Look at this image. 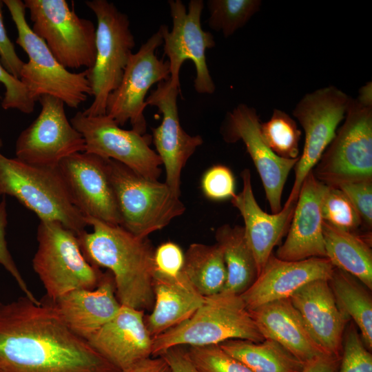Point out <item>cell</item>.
<instances>
[{
	"label": "cell",
	"mask_w": 372,
	"mask_h": 372,
	"mask_svg": "<svg viewBox=\"0 0 372 372\" xmlns=\"http://www.w3.org/2000/svg\"><path fill=\"white\" fill-rule=\"evenodd\" d=\"M260 128L264 141L276 155L288 159L299 157L302 132L289 114L275 109L269 120L260 123Z\"/></svg>",
	"instance_id": "32"
},
{
	"label": "cell",
	"mask_w": 372,
	"mask_h": 372,
	"mask_svg": "<svg viewBox=\"0 0 372 372\" xmlns=\"http://www.w3.org/2000/svg\"><path fill=\"white\" fill-rule=\"evenodd\" d=\"M153 290L152 311L145 316L152 338L190 318L205 300L182 272L176 277L154 272Z\"/></svg>",
	"instance_id": "26"
},
{
	"label": "cell",
	"mask_w": 372,
	"mask_h": 372,
	"mask_svg": "<svg viewBox=\"0 0 372 372\" xmlns=\"http://www.w3.org/2000/svg\"><path fill=\"white\" fill-rule=\"evenodd\" d=\"M121 372H174L161 356L149 357Z\"/></svg>",
	"instance_id": "44"
},
{
	"label": "cell",
	"mask_w": 372,
	"mask_h": 372,
	"mask_svg": "<svg viewBox=\"0 0 372 372\" xmlns=\"http://www.w3.org/2000/svg\"><path fill=\"white\" fill-rule=\"evenodd\" d=\"M241 178L242 191L235 194L231 202L243 218L245 238L254 256L259 274L274 247L287 233L297 200H287L279 212L268 214L260 208L255 198L249 169H245Z\"/></svg>",
	"instance_id": "23"
},
{
	"label": "cell",
	"mask_w": 372,
	"mask_h": 372,
	"mask_svg": "<svg viewBox=\"0 0 372 372\" xmlns=\"http://www.w3.org/2000/svg\"><path fill=\"white\" fill-rule=\"evenodd\" d=\"M70 121L83 136L86 152L116 161L147 179L158 180L162 161L150 147L152 136L122 129L107 114L78 112Z\"/></svg>",
	"instance_id": "14"
},
{
	"label": "cell",
	"mask_w": 372,
	"mask_h": 372,
	"mask_svg": "<svg viewBox=\"0 0 372 372\" xmlns=\"http://www.w3.org/2000/svg\"><path fill=\"white\" fill-rule=\"evenodd\" d=\"M231 339L265 340L240 296L222 291L205 297L190 318L154 337L152 356L173 347L218 345Z\"/></svg>",
	"instance_id": "3"
},
{
	"label": "cell",
	"mask_w": 372,
	"mask_h": 372,
	"mask_svg": "<svg viewBox=\"0 0 372 372\" xmlns=\"http://www.w3.org/2000/svg\"><path fill=\"white\" fill-rule=\"evenodd\" d=\"M351 101L343 91L329 85L307 94L297 103L293 115L303 128L304 144L294 167L295 180L287 200H298L304 179L334 138Z\"/></svg>",
	"instance_id": "12"
},
{
	"label": "cell",
	"mask_w": 372,
	"mask_h": 372,
	"mask_svg": "<svg viewBox=\"0 0 372 372\" xmlns=\"http://www.w3.org/2000/svg\"><path fill=\"white\" fill-rule=\"evenodd\" d=\"M327 185L312 170L304 179L285 241L276 256L287 261L326 258L321 204Z\"/></svg>",
	"instance_id": "20"
},
{
	"label": "cell",
	"mask_w": 372,
	"mask_h": 372,
	"mask_svg": "<svg viewBox=\"0 0 372 372\" xmlns=\"http://www.w3.org/2000/svg\"><path fill=\"white\" fill-rule=\"evenodd\" d=\"M180 89L171 85L169 79L157 84L145 101L163 115L159 126L152 130V141L166 173L165 183L180 198L183 168L197 147L203 143L200 135L192 136L182 127L177 105Z\"/></svg>",
	"instance_id": "17"
},
{
	"label": "cell",
	"mask_w": 372,
	"mask_h": 372,
	"mask_svg": "<svg viewBox=\"0 0 372 372\" xmlns=\"http://www.w3.org/2000/svg\"><path fill=\"white\" fill-rule=\"evenodd\" d=\"M159 356L166 360L174 372H200L190 360L185 346L171 347Z\"/></svg>",
	"instance_id": "43"
},
{
	"label": "cell",
	"mask_w": 372,
	"mask_h": 372,
	"mask_svg": "<svg viewBox=\"0 0 372 372\" xmlns=\"http://www.w3.org/2000/svg\"><path fill=\"white\" fill-rule=\"evenodd\" d=\"M209 27L225 38L243 27L260 7L259 0H209Z\"/></svg>",
	"instance_id": "33"
},
{
	"label": "cell",
	"mask_w": 372,
	"mask_h": 372,
	"mask_svg": "<svg viewBox=\"0 0 372 372\" xmlns=\"http://www.w3.org/2000/svg\"><path fill=\"white\" fill-rule=\"evenodd\" d=\"M14 197L40 221H56L76 236L85 231V217L73 205L57 167H39L0 153V196Z\"/></svg>",
	"instance_id": "4"
},
{
	"label": "cell",
	"mask_w": 372,
	"mask_h": 372,
	"mask_svg": "<svg viewBox=\"0 0 372 372\" xmlns=\"http://www.w3.org/2000/svg\"><path fill=\"white\" fill-rule=\"evenodd\" d=\"M181 272L204 297L222 292L227 277L222 248L217 243L190 245Z\"/></svg>",
	"instance_id": "30"
},
{
	"label": "cell",
	"mask_w": 372,
	"mask_h": 372,
	"mask_svg": "<svg viewBox=\"0 0 372 372\" xmlns=\"http://www.w3.org/2000/svg\"><path fill=\"white\" fill-rule=\"evenodd\" d=\"M187 352L200 372H254L219 345L189 347Z\"/></svg>",
	"instance_id": "35"
},
{
	"label": "cell",
	"mask_w": 372,
	"mask_h": 372,
	"mask_svg": "<svg viewBox=\"0 0 372 372\" xmlns=\"http://www.w3.org/2000/svg\"><path fill=\"white\" fill-rule=\"evenodd\" d=\"M184 263V253L175 242L168 241L160 245L154 251V272L176 277L182 271Z\"/></svg>",
	"instance_id": "41"
},
{
	"label": "cell",
	"mask_w": 372,
	"mask_h": 372,
	"mask_svg": "<svg viewBox=\"0 0 372 372\" xmlns=\"http://www.w3.org/2000/svg\"><path fill=\"white\" fill-rule=\"evenodd\" d=\"M8 225V213L6 197L0 202V265L12 276L24 296L36 303L41 302L29 289L25 280L20 273L8 248L6 240V229Z\"/></svg>",
	"instance_id": "40"
},
{
	"label": "cell",
	"mask_w": 372,
	"mask_h": 372,
	"mask_svg": "<svg viewBox=\"0 0 372 372\" xmlns=\"http://www.w3.org/2000/svg\"><path fill=\"white\" fill-rule=\"evenodd\" d=\"M340 363L337 372H372V355L365 347L354 324L343 339Z\"/></svg>",
	"instance_id": "36"
},
{
	"label": "cell",
	"mask_w": 372,
	"mask_h": 372,
	"mask_svg": "<svg viewBox=\"0 0 372 372\" xmlns=\"http://www.w3.org/2000/svg\"><path fill=\"white\" fill-rule=\"evenodd\" d=\"M3 145V142H2V140L0 138V148L2 147Z\"/></svg>",
	"instance_id": "47"
},
{
	"label": "cell",
	"mask_w": 372,
	"mask_h": 372,
	"mask_svg": "<svg viewBox=\"0 0 372 372\" xmlns=\"http://www.w3.org/2000/svg\"><path fill=\"white\" fill-rule=\"evenodd\" d=\"M334 268L327 258L287 261L272 254L254 282L240 296L250 311L275 300L289 298L312 281L329 280Z\"/></svg>",
	"instance_id": "19"
},
{
	"label": "cell",
	"mask_w": 372,
	"mask_h": 372,
	"mask_svg": "<svg viewBox=\"0 0 372 372\" xmlns=\"http://www.w3.org/2000/svg\"><path fill=\"white\" fill-rule=\"evenodd\" d=\"M312 172L329 187L372 180V107L351 99L344 123Z\"/></svg>",
	"instance_id": "10"
},
{
	"label": "cell",
	"mask_w": 372,
	"mask_h": 372,
	"mask_svg": "<svg viewBox=\"0 0 372 372\" xmlns=\"http://www.w3.org/2000/svg\"><path fill=\"white\" fill-rule=\"evenodd\" d=\"M0 83L6 92L1 101L3 110L15 109L23 114L33 112L35 101L30 97L26 87L20 79L8 73L0 63Z\"/></svg>",
	"instance_id": "38"
},
{
	"label": "cell",
	"mask_w": 372,
	"mask_h": 372,
	"mask_svg": "<svg viewBox=\"0 0 372 372\" xmlns=\"http://www.w3.org/2000/svg\"><path fill=\"white\" fill-rule=\"evenodd\" d=\"M32 267L51 302L78 289L92 290L102 272L85 258L77 236L56 221H40Z\"/></svg>",
	"instance_id": "8"
},
{
	"label": "cell",
	"mask_w": 372,
	"mask_h": 372,
	"mask_svg": "<svg viewBox=\"0 0 372 372\" xmlns=\"http://www.w3.org/2000/svg\"><path fill=\"white\" fill-rule=\"evenodd\" d=\"M329 282L340 309L353 319L362 340L372 349V299L368 289L352 275L334 268Z\"/></svg>",
	"instance_id": "31"
},
{
	"label": "cell",
	"mask_w": 372,
	"mask_h": 372,
	"mask_svg": "<svg viewBox=\"0 0 372 372\" xmlns=\"http://www.w3.org/2000/svg\"><path fill=\"white\" fill-rule=\"evenodd\" d=\"M57 167L73 205L85 218L121 226L106 158L77 152L63 158Z\"/></svg>",
	"instance_id": "16"
},
{
	"label": "cell",
	"mask_w": 372,
	"mask_h": 372,
	"mask_svg": "<svg viewBox=\"0 0 372 372\" xmlns=\"http://www.w3.org/2000/svg\"><path fill=\"white\" fill-rule=\"evenodd\" d=\"M248 311L265 339L277 342L304 364L329 354L311 335L289 298L275 300Z\"/></svg>",
	"instance_id": "25"
},
{
	"label": "cell",
	"mask_w": 372,
	"mask_h": 372,
	"mask_svg": "<svg viewBox=\"0 0 372 372\" xmlns=\"http://www.w3.org/2000/svg\"><path fill=\"white\" fill-rule=\"evenodd\" d=\"M172 28L163 24L161 30L163 51L170 68L171 85L180 89V70L185 61L191 60L196 69L194 89L199 94H213L215 84L210 75L205 52L215 46L213 34L205 31L200 23L204 8L203 0H191L188 10L180 0L168 1Z\"/></svg>",
	"instance_id": "11"
},
{
	"label": "cell",
	"mask_w": 372,
	"mask_h": 372,
	"mask_svg": "<svg viewBox=\"0 0 372 372\" xmlns=\"http://www.w3.org/2000/svg\"><path fill=\"white\" fill-rule=\"evenodd\" d=\"M326 258L372 289L371 235H359L338 229L323 221Z\"/></svg>",
	"instance_id": "27"
},
{
	"label": "cell",
	"mask_w": 372,
	"mask_h": 372,
	"mask_svg": "<svg viewBox=\"0 0 372 372\" xmlns=\"http://www.w3.org/2000/svg\"><path fill=\"white\" fill-rule=\"evenodd\" d=\"M0 372H1V371H0Z\"/></svg>",
	"instance_id": "48"
},
{
	"label": "cell",
	"mask_w": 372,
	"mask_h": 372,
	"mask_svg": "<svg viewBox=\"0 0 372 372\" xmlns=\"http://www.w3.org/2000/svg\"><path fill=\"white\" fill-rule=\"evenodd\" d=\"M17 30L16 43L28 54L20 74V81L36 102L43 95L61 99L71 108H77L89 96L92 89L85 70L78 73L64 68L53 56L43 39L34 33L25 19L21 0H3Z\"/></svg>",
	"instance_id": "5"
},
{
	"label": "cell",
	"mask_w": 372,
	"mask_h": 372,
	"mask_svg": "<svg viewBox=\"0 0 372 372\" xmlns=\"http://www.w3.org/2000/svg\"><path fill=\"white\" fill-rule=\"evenodd\" d=\"M85 220L93 229L92 232L85 230L77 236L85 259L112 273L116 296L122 305L142 311L152 309L155 249L151 241L120 225L93 218Z\"/></svg>",
	"instance_id": "2"
},
{
	"label": "cell",
	"mask_w": 372,
	"mask_h": 372,
	"mask_svg": "<svg viewBox=\"0 0 372 372\" xmlns=\"http://www.w3.org/2000/svg\"><path fill=\"white\" fill-rule=\"evenodd\" d=\"M94 12L96 28V57L93 66L85 69L94 100L83 112L87 116L106 114L109 94L120 84L135 46L127 15L107 0L85 1Z\"/></svg>",
	"instance_id": "6"
},
{
	"label": "cell",
	"mask_w": 372,
	"mask_h": 372,
	"mask_svg": "<svg viewBox=\"0 0 372 372\" xmlns=\"http://www.w3.org/2000/svg\"><path fill=\"white\" fill-rule=\"evenodd\" d=\"M41 111L19 135L16 158L39 167H57L65 158L85 152V143L67 118L65 103L50 95L39 98Z\"/></svg>",
	"instance_id": "15"
},
{
	"label": "cell",
	"mask_w": 372,
	"mask_h": 372,
	"mask_svg": "<svg viewBox=\"0 0 372 372\" xmlns=\"http://www.w3.org/2000/svg\"><path fill=\"white\" fill-rule=\"evenodd\" d=\"M163 45L161 30L154 33L136 53H132L119 85L108 96L106 114L120 127L128 121L132 130L145 134L147 123L145 96L154 83L170 78L169 63L159 59L156 50Z\"/></svg>",
	"instance_id": "13"
},
{
	"label": "cell",
	"mask_w": 372,
	"mask_h": 372,
	"mask_svg": "<svg viewBox=\"0 0 372 372\" xmlns=\"http://www.w3.org/2000/svg\"><path fill=\"white\" fill-rule=\"evenodd\" d=\"M106 163L121 227L132 234L147 237L185 211L165 183L147 179L116 161L106 158Z\"/></svg>",
	"instance_id": "7"
},
{
	"label": "cell",
	"mask_w": 372,
	"mask_h": 372,
	"mask_svg": "<svg viewBox=\"0 0 372 372\" xmlns=\"http://www.w3.org/2000/svg\"><path fill=\"white\" fill-rule=\"evenodd\" d=\"M256 110L240 103L227 114L223 136L227 142L241 140L261 178L272 214L279 212L285 184L298 158H284L276 155L264 141Z\"/></svg>",
	"instance_id": "18"
},
{
	"label": "cell",
	"mask_w": 372,
	"mask_h": 372,
	"mask_svg": "<svg viewBox=\"0 0 372 372\" xmlns=\"http://www.w3.org/2000/svg\"><path fill=\"white\" fill-rule=\"evenodd\" d=\"M340 189L353 204L360 215L362 224L369 229L372 227V180L344 183Z\"/></svg>",
	"instance_id": "39"
},
{
	"label": "cell",
	"mask_w": 372,
	"mask_h": 372,
	"mask_svg": "<svg viewBox=\"0 0 372 372\" xmlns=\"http://www.w3.org/2000/svg\"><path fill=\"white\" fill-rule=\"evenodd\" d=\"M357 100L365 106L372 107V85L371 81L360 89Z\"/></svg>",
	"instance_id": "46"
},
{
	"label": "cell",
	"mask_w": 372,
	"mask_h": 372,
	"mask_svg": "<svg viewBox=\"0 0 372 372\" xmlns=\"http://www.w3.org/2000/svg\"><path fill=\"white\" fill-rule=\"evenodd\" d=\"M51 303L68 327L86 340L113 318L121 306L109 270L102 273L95 289H74Z\"/></svg>",
	"instance_id": "24"
},
{
	"label": "cell",
	"mask_w": 372,
	"mask_h": 372,
	"mask_svg": "<svg viewBox=\"0 0 372 372\" xmlns=\"http://www.w3.org/2000/svg\"><path fill=\"white\" fill-rule=\"evenodd\" d=\"M215 238L222 248L227 273L223 291L240 296L251 287L258 275L243 226L225 224L217 229Z\"/></svg>",
	"instance_id": "28"
},
{
	"label": "cell",
	"mask_w": 372,
	"mask_h": 372,
	"mask_svg": "<svg viewBox=\"0 0 372 372\" xmlns=\"http://www.w3.org/2000/svg\"><path fill=\"white\" fill-rule=\"evenodd\" d=\"M341 357L323 355L307 364L302 372H337Z\"/></svg>",
	"instance_id": "45"
},
{
	"label": "cell",
	"mask_w": 372,
	"mask_h": 372,
	"mask_svg": "<svg viewBox=\"0 0 372 372\" xmlns=\"http://www.w3.org/2000/svg\"><path fill=\"white\" fill-rule=\"evenodd\" d=\"M201 186L205 195L214 200L231 198L236 194L233 173L222 165H214L204 174Z\"/></svg>",
	"instance_id": "37"
},
{
	"label": "cell",
	"mask_w": 372,
	"mask_h": 372,
	"mask_svg": "<svg viewBox=\"0 0 372 372\" xmlns=\"http://www.w3.org/2000/svg\"><path fill=\"white\" fill-rule=\"evenodd\" d=\"M3 1L0 0V63L8 73L19 79L25 63L17 54L14 45L7 34L3 18Z\"/></svg>",
	"instance_id": "42"
},
{
	"label": "cell",
	"mask_w": 372,
	"mask_h": 372,
	"mask_svg": "<svg viewBox=\"0 0 372 372\" xmlns=\"http://www.w3.org/2000/svg\"><path fill=\"white\" fill-rule=\"evenodd\" d=\"M321 213L323 221L342 230L354 232L362 221L357 210L338 188L327 186Z\"/></svg>",
	"instance_id": "34"
},
{
	"label": "cell",
	"mask_w": 372,
	"mask_h": 372,
	"mask_svg": "<svg viewBox=\"0 0 372 372\" xmlns=\"http://www.w3.org/2000/svg\"><path fill=\"white\" fill-rule=\"evenodd\" d=\"M0 371L121 372L74 333L54 306L0 302Z\"/></svg>",
	"instance_id": "1"
},
{
	"label": "cell",
	"mask_w": 372,
	"mask_h": 372,
	"mask_svg": "<svg viewBox=\"0 0 372 372\" xmlns=\"http://www.w3.org/2000/svg\"><path fill=\"white\" fill-rule=\"evenodd\" d=\"M218 345L254 372H302L305 366L279 343L271 339L259 342L231 339Z\"/></svg>",
	"instance_id": "29"
},
{
	"label": "cell",
	"mask_w": 372,
	"mask_h": 372,
	"mask_svg": "<svg viewBox=\"0 0 372 372\" xmlns=\"http://www.w3.org/2000/svg\"><path fill=\"white\" fill-rule=\"evenodd\" d=\"M289 299L320 347L329 354L341 357L344 331L350 318L338 307L329 280L312 281Z\"/></svg>",
	"instance_id": "22"
},
{
	"label": "cell",
	"mask_w": 372,
	"mask_h": 372,
	"mask_svg": "<svg viewBox=\"0 0 372 372\" xmlns=\"http://www.w3.org/2000/svg\"><path fill=\"white\" fill-rule=\"evenodd\" d=\"M34 34L64 68H92L96 57V27L77 15L65 0H25Z\"/></svg>",
	"instance_id": "9"
},
{
	"label": "cell",
	"mask_w": 372,
	"mask_h": 372,
	"mask_svg": "<svg viewBox=\"0 0 372 372\" xmlns=\"http://www.w3.org/2000/svg\"><path fill=\"white\" fill-rule=\"evenodd\" d=\"M87 341L121 371L152 356V337L145 325L144 311L126 305L121 304L113 318Z\"/></svg>",
	"instance_id": "21"
}]
</instances>
